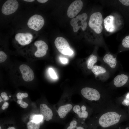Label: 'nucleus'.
Returning a JSON list of instances; mask_svg holds the SVG:
<instances>
[{
  "label": "nucleus",
  "mask_w": 129,
  "mask_h": 129,
  "mask_svg": "<svg viewBox=\"0 0 129 129\" xmlns=\"http://www.w3.org/2000/svg\"><path fill=\"white\" fill-rule=\"evenodd\" d=\"M113 90L99 81L94 87H85L81 93L90 105L95 114L101 113L116 104Z\"/></svg>",
  "instance_id": "obj_1"
},
{
  "label": "nucleus",
  "mask_w": 129,
  "mask_h": 129,
  "mask_svg": "<svg viewBox=\"0 0 129 129\" xmlns=\"http://www.w3.org/2000/svg\"><path fill=\"white\" fill-rule=\"evenodd\" d=\"M122 110L117 104L99 113L95 114L86 123L87 129H109L121 123Z\"/></svg>",
  "instance_id": "obj_2"
},
{
  "label": "nucleus",
  "mask_w": 129,
  "mask_h": 129,
  "mask_svg": "<svg viewBox=\"0 0 129 129\" xmlns=\"http://www.w3.org/2000/svg\"><path fill=\"white\" fill-rule=\"evenodd\" d=\"M103 19L102 14L99 12L93 13L91 15L88 22L90 28L97 34L101 33L103 30L102 24Z\"/></svg>",
  "instance_id": "obj_3"
},
{
  "label": "nucleus",
  "mask_w": 129,
  "mask_h": 129,
  "mask_svg": "<svg viewBox=\"0 0 129 129\" xmlns=\"http://www.w3.org/2000/svg\"><path fill=\"white\" fill-rule=\"evenodd\" d=\"M72 109L73 112L77 114L81 120L84 122L94 113L91 108L88 107L85 104L81 105H75L73 107Z\"/></svg>",
  "instance_id": "obj_4"
},
{
  "label": "nucleus",
  "mask_w": 129,
  "mask_h": 129,
  "mask_svg": "<svg viewBox=\"0 0 129 129\" xmlns=\"http://www.w3.org/2000/svg\"><path fill=\"white\" fill-rule=\"evenodd\" d=\"M87 17V14L84 13L78 15L75 18H73L71 20L70 23L73 27L74 32H78L80 28L83 31L85 30L87 26L86 21Z\"/></svg>",
  "instance_id": "obj_5"
},
{
  "label": "nucleus",
  "mask_w": 129,
  "mask_h": 129,
  "mask_svg": "<svg viewBox=\"0 0 129 129\" xmlns=\"http://www.w3.org/2000/svg\"><path fill=\"white\" fill-rule=\"evenodd\" d=\"M54 44L58 50L62 54L69 56L73 54V52L70 48L68 43L63 37H57L55 40Z\"/></svg>",
  "instance_id": "obj_6"
},
{
  "label": "nucleus",
  "mask_w": 129,
  "mask_h": 129,
  "mask_svg": "<svg viewBox=\"0 0 129 129\" xmlns=\"http://www.w3.org/2000/svg\"><path fill=\"white\" fill-rule=\"evenodd\" d=\"M44 23L43 18L41 16L34 15L31 16L28 20L27 24L30 28L36 31L40 30Z\"/></svg>",
  "instance_id": "obj_7"
},
{
  "label": "nucleus",
  "mask_w": 129,
  "mask_h": 129,
  "mask_svg": "<svg viewBox=\"0 0 129 129\" xmlns=\"http://www.w3.org/2000/svg\"><path fill=\"white\" fill-rule=\"evenodd\" d=\"M91 70L99 81L102 82L107 80L109 76V72L103 66L94 65Z\"/></svg>",
  "instance_id": "obj_8"
},
{
  "label": "nucleus",
  "mask_w": 129,
  "mask_h": 129,
  "mask_svg": "<svg viewBox=\"0 0 129 129\" xmlns=\"http://www.w3.org/2000/svg\"><path fill=\"white\" fill-rule=\"evenodd\" d=\"M18 5V3L16 0H7L3 5L1 11L3 14L5 15L11 14L17 10Z\"/></svg>",
  "instance_id": "obj_9"
},
{
  "label": "nucleus",
  "mask_w": 129,
  "mask_h": 129,
  "mask_svg": "<svg viewBox=\"0 0 129 129\" xmlns=\"http://www.w3.org/2000/svg\"><path fill=\"white\" fill-rule=\"evenodd\" d=\"M83 5V3L81 0H77L73 1L68 9L67 12L68 16L70 18H73L81 11Z\"/></svg>",
  "instance_id": "obj_10"
},
{
  "label": "nucleus",
  "mask_w": 129,
  "mask_h": 129,
  "mask_svg": "<svg viewBox=\"0 0 129 129\" xmlns=\"http://www.w3.org/2000/svg\"><path fill=\"white\" fill-rule=\"evenodd\" d=\"M128 79L127 75L124 74H119L114 78L110 83L107 84L111 89L114 90L124 86L127 82Z\"/></svg>",
  "instance_id": "obj_11"
},
{
  "label": "nucleus",
  "mask_w": 129,
  "mask_h": 129,
  "mask_svg": "<svg viewBox=\"0 0 129 129\" xmlns=\"http://www.w3.org/2000/svg\"><path fill=\"white\" fill-rule=\"evenodd\" d=\"M19 69L22 74V78L24 81L29 82L33 79L34 72L28 66L25 64H22L19 67Z\"/></svg>",
  "instance_id": "obj_12"
},
{
  "label": "nucleus",
  "mask_w": 129,
  "mask_h": 129,
  "mask_svg": "<svg viewBox=\"0 0 129 129\" xmlns=\"http://www.w3.org/2000/svg\"><path fill=\"white\" fill-rule=\"evenodd\" d=\"M34 45L37 48V50L34 53L35 57H41L46 54L48 47L45 42L41 40L37 41L35 42Z\"/></svg>",
  "instance_id": "obj_13"
},
{
  "label": "nucleus",
  "mask_w": 129,
  "mask_h": 129,
  "mask_svg": "<svg viewBox=\"0 0 129 129\" xmlns=\"http://www.w3.org/2000/svg\"><path fill=\"white\" fill-rule=\"evenodd\" d=\"M33 36L29 33H18L15 36L16 40L21 45L24 46L28 45L32 41Z\"/></svg>",
  "instance_id": "obj_14"
},
{
  "label": "nucleus",
  "mask_w": 129,
  "mask_h": 129,
  "mask_svg": "<svg viewBox=\"0 0 129 129\" xmlns=\"http://www.w3.org/2000/svg\"><path fill=\"white\" fill-rule=\"evenodd\" d=\"M40 111L41 115L44 120L48 121L52 119L53 115L52 111L46 105L44 104H40Z\"/></svg>",
  "instance_id": "obj_15"
},
{
  "label": "nucleus",
  "mask_w": 129,
  "mask_h": 129,
  "mask_svg": "<svg viewBox=\"0 0 129 129\" xmlns=\"http://www.w3.org/2000/svg\"><path fill=\"white\" fill-rule=\"evenodd\" d=\"M103 62L111 69H115L117 65V59L112 54H107L103 58Z\"/></svg>",
  "instance_id": "obj_16"
},
{
  "label": "nucleus",
  "mask_w": 129,
  "mask_h": 129,
  "mask_svg": "<svg viewBox=\"0 0 129 129\" xmlns=\"http://www.w3.org/2000/svg\"><path fill=\"white\" fill-rule=\"evenodd\" d=\"M88 126L85 122L74 119L66 126L65 129H87Z\"/></svg>",
  "instance_id": "obj_17"
},
{
  "label": "nucleus",
  "mask_w": 129,
  "mask_h": 129,
  "mask_svg": "<svg viewBox=\"0 0 129 129\" xmlns=\"http://www.w3.org/2000/svg\"><path fill=\"white\" fill-rule=\"evenodd\" d=\"M73 107L72 105L69 103L60 106L57 110V112L59 117L61 119L65 118L73 108Z\"/></svg>",
  "instance_id": "obj_18"
},
{
  "label": "nucleus",
  "mask_w": 129,
  "mask_h": 129,
  "mask_svg": "<svg viewBox=\"0 0 129 129\" xmlns=\"http://www.w3.org/2000/svg\"><path fill=\"white\" fill-rule=\"evenodd\" d=\"M114 20V17L112 15L107 16L104 20V28L107 31L112 32L115 30V28Z\"/></svg>",
  "instance_id": "obj_19"
},
{
  "label": "nucleus",
  "mask_w": 129,
  "mask_h": 129,
  "mask_svg": "<svg viewBox=\"0 0 129 129\" xmlns=\"http://www.w3.org/2000/svg\"><path fill=\"white\" fill-rule=\"evenodd\" d=\"M97 60L98 58L96 56L93 54L90 55L86 61L87 68L91 70L94 64L97 62Z\"/></svg>",
  "instance_id": "obj_20"
},
{
  "label": "nucleus",
  "mask_w": 129,
  "mask_h": 129,
  "mask_svg": "<svg viewBox=\"0 0 129 129\" xmlns=\"http://www.w3.org/2000/svg\"><path fill=\"white\" fill-rule=\"evenodd\" d=\"M40 125V122H36L32 120L29 121L27 124V129H39Z\"/></svg>",
  "instance_id": "obj_21"
},
{
  "label": "nucleus",
  "mask_w": 129,
  "mask_h": 129,
  "mask_svg": "<svg viewBox=\"0 0 129 129\" xmlns=\"http://www.w3.org/2000/svg\"><path fill=\"white\" fill-rule=\"evenodd\" d=\"M121 104L125 106H129V92L126 94L125 98L121 103L118 105L119 106Z\"/></svg>",
  "instance_id": "obj_22"
},
{
  "label": "nucleus",
  "mask_w": 129,
  "mask_h": 129,
  "mask_svg": "<svg viewBox=\"0 0 129 129\" xmlns=\"http://www.w3.org/2000/svg\"><path fill=\"white\" fill-rule=\"evenodd\" d=\"M123 46L124 48H129V35L126 36L122 42Z\"/></svg>",
  "instance_id": "obj_23"
},
{
  "label": "nucleus",
  "mask_w": 129,
  "mask_h": 129,
  "mask_svg": "<svg viewBox=\"0 0 129 129\" xmlns=\"http://www.w3.org/2000/svg\"><path fill=\"white\" fill-rule=\"evenodd\" d=\"M48 72L50 77L54 79H57V76L53 69L52 68H49L48 70Z\"/></svg>",
  "instance_id": "obj_24"
},
{
  "label": "nucleus",
  "mask_w": 129,
  "mask_h": 129,
  "mask_svg": "<svg viewBox=\"0 0 129 129\" xmlns=\"http://www.w3.org/2000/svg\"><path fill=\"white\" fill-rule=\"evenodd\" d=\"M7 58V56L3 51H0V63L4 62Z\"/></svg>",
  "instance_id": "obj_25"
},
{
  "label": "nucleus",
  "mask_w": 129,
  "mask_h": 129,
  "mask_svg": "<svg viewBox=\"0 0 129 129\" xmlns=\"http://www.w3.org/2000/svg\"><path fill=\"white\" fill-rule=\"evenodd\" d=\"M28 95L27 93H21L20 92L16 94V97L18 100H22L23 98L28 97Z\"/></svg>",
  "instance_id": "obj_26"
},
{
  "label": "nucleus",
  "mask_w": 129,
  "mask_h": 129,
  "mask_svg": "<svg viewBox=\"0 0 129 129\" xmlns=\"http://www.w3.org/2000/svg\"><path fill=\"white\" fill-rule=\"evenodd\" d=\"M43 118V117L41 115H36L33 117L32 120L36 122L39 123L42 121Z\"/></svg>",
  "instance_id": "obj_27"
},
{
  "label": "nucleus",
  "mask_w": 129,
  "mask_h": 129,
  "mask_svg": "<svg viewBox=\"0 0 129 129\" xmlns=\"http://www.w3.org/2000/svg\"><path fill=\"white\" fill-rule=\"evenodd\" d=\"M109 129H129V126L123 128L121 125V123Z\"/></svg>",
  "instance_id": "obj_28"
},
{
  "label": "nucleus",
  "mask_w": 129,
  "mask_h": 129,
  "mask_svg": "<svg viewBox=\"0 0 129 129\" xmlns=\"http://www.w3.org/2000/svg\"><path fill=\"white\" fill-rule=\"evenodd\" d=\"M62 64H66L68 63V59L65 58L60 57L59 58Z\"/></svg>",
  "instance_id": "obj_29"
},
{
  "label": "nucleus",
  "mask_w": 129,
  "mask_h": 129,
  "mask_svg": "<svg viewBox=\"0 0 129 129\" xmlns=\"http://www.w3.org/2000/svg\"><path fill=\"white\" fill-rule=\"evenodd\" d=\"M0 95L1 96L4 100L6 101L9 99V97L7 96V94L6 92H2L1 93Z\"/></svg>",
  "instance_id": "obj_30"
},
{
  "label": "nucleus",
  "mask_w": 129,
  "mask_h": 129,
  "mask_svg": "<svg viewBox=\"0 0 129 129\" xmlns=\"http://www.w3.org/2000/svg\"><path fill=\"white\" fill-rule=\"evenodd\" d=\"M119 1L124 5H129V0H119Z\"/></svg>",
  "instance_id": "obj_31"
},
{
  "label": "nucleus",
  "mask_w": 129,
  "mask_h": 129,
  "mask_svg": "<svg viewBox=\"0 0 129 129\" xmlns=\"http://www.w3.org/2000/svg\"><path fill=\"white\" fill-rule=\"evenodd\" d=\"M9 106V103L6 102H5L2 106L1 108L3 110L7 108Z\"/></svg>",
  "instance_id": "obj_32"
},
{
  "label": "nucleus",
  "mask_w": 129,
  "mask_h": 129,
  "mask_svg": "<svg viewBox=\"0 0 129 129\" xmlns=\"http://www.w3.org/2000/svg\"><path fill=\"white\" fill-rule=\"evenodd\" d=\"M28 105V104L24 102H23L20 104V106L24 108H27Z\"/></svg>",
  "instance_id": "obj_33"
},
{
  "label": "nucleus",
  "mask_w": 129,
  "mask_h": 129,
  "mask_svg": "<svg viewBox=\"0 0 129 129\" xmlns=\"http://www.w3.org/2000/svg\"><path fill=\"white\" fill-rule=\"evenodd\" d=\"M47 0H37V1L39 3H44L46 2Z\"/></svg>",
  "instance_id": "obj_34"
},
{
  "label": "nucleus",
  "mask_w": 129,
  "mask_h": 129,
  "mask_svg": "<svg viewBox=\"0 0 129 129\" xmlns=\"http://www.w3.org/2000/svg\"><path fill=\"white\" fill-rule=\"evenodd\" d=\"M23 102L22 100H19L17 102V103L19 104H20Z\"/></svg>",
  "instance_id": "obj_35"
},
{
  "label": "nucleus",
  "mask_w": 129,
  "mask_h": 129,
  "mask_svg": "<svg viewBox=\"0 0 129 129\" xmlns=\"http://www.w3.org/2000/svg\"><path fill=\"white\" fill-rule=\"evenodd\" d=\"M24 1L28 2H32L35 1L34 0H24Z\"/></svg>",
  "instance_id": "obj_36"
},
{
  "label": "nucleus",
  "mask_w": 129,
  "mask_h": 129,
  "mask_svg": "<svg viewBox=\"0 0 129 129\" xmlns=\"http://www.w3.org/2000/svg\"><path fill=\"white\" fill-rule=\"evenodd\" d=\"M7 129H16L15 128L13 127H10L8 128Z\"/></svg>",
  "instance_id": "obj_37"
},
{
  "label": "nucleus",
  "mask_w": 129,
  "mask_h": 129,
  "mask_svg": "<svg viewBox=\"0 0 129 129\" xmlns=\"http://www.w3.org/2000/svg\"><path fill=\"white\" fill-rule=\"evenodd\" d=\"M0 102H1L2 101V99L1 98V97H0Z\"/></svg>",
  "instance_id": "obj_38"
},
{
  "label": "nucleus",
  "mask_w": 129,
  "mask_h": 129,
  "mask_svg": "<svg viewBox=\"0 0 129 129\" xmlns=\"http://www.w3.org/2000/svg\"><path fill=\"white\" fill-rule=\"evenodd\" d=\"M0 129H1V126H0Z\"/></svg>",
  "instance_id": "obj_39"
},
{
  "label": "nucleus",
  "mask_w": 129,
  "mask_h": 129,
  "mask_svg": "<svg viewBox=\"0 0 129 129\" xmlns=\"http://www.w3.org/2000/svg\"><path fill=\"white\" fill-rule=\"evenodd\" d=\"M9 97H11V96H9Z\"/></svg>",
  "instance_id": "obj_40"
}]
</instances>
